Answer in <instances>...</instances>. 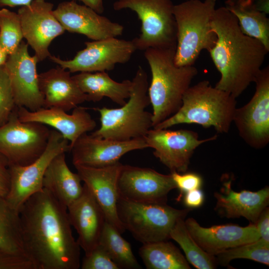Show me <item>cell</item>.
I'll return each mask as SVG.
<instances>
[{
  "instance_id": "1",
  "label": "cell",
  "mask_w": 269,
  "mask_h": 269,
  "mask_svg": "<svg viewBox=\"0 0 269 269\" xmlns=\"http://www.w3.org/2000/svg\"><path fill=\"white\" fill-rule=\"evenodd\" d=\"M19 215L25 250L36 269L80 267V247L73 237L67 208L47 190L30 197Z\"/></svg>"
},
{
  "instance_id": "2",
  "label": "cell",
  "mask_w": 269,
  "mask_h": 269,
  "mask_svg": "<svg viewBox=\"0 0 269 269\" xmlns=\"http://www.w3.org/2000/svg\"><path fill=\"white\" fill-rule=\"evenodd\" d=\"M211 26L217 39L208 52L221 74L215 87L237 98L255 82L269 50L243 33L236 16L225 6L216 8Z\"/></svg>"
},
{
  "instance_id": "3",
  "label": "cell",
  "mask_w": 269,
  "mask_h": 269,
  "mask_svg": "<svg viewBox=\"0 0 269 269\" xmlns=\"http://www.w3.org/2000/svg\"><path fill=\"white\" fill-rule=\"evenodd\" d=\"M175 50L156 48L144 50L151 73L148 95L153 109V128L178 111L184 94L198 73L194 65H176Z\"/></svg>"
},
{
  "instance_id": "4",
  "label": "cell",
  "mask_w": 269,
  "mask_h": 269,
  "mask_svg": "<svg viewBox=\"0 0 269 269\" xmlns=\"http://www.w3.org/2000/svg\"><path fill=\"white\" fill-rule=\"evenodd\" d=\"M236 105V98L211 86L208 80H203L187 89L176 113L153 128L196 124L205 128L213 127L219 133H227L233 122Z\"/></svg>"
},
{
  "instance_id": "5",
  "label": "cell",
  "mask_w": 269,
  "mask_h": 269,
  "mask_svg": "<svg viewBox=\"0 0 269 269\" xmlns=\"http://www.w3.org/2000/svg\"><path fill=\"white\" fill-rule=\"evenodd\" d=\"M128 101L119 108L94 109L100 115L101 126L91 134L98 137L125 141L144 138L153 128L147 75L140 66L133 79Z\"/></svg>"
},
{
  "instance_id": "6",
  "label": "cell",
  "mask_w": 269,
  "mask_h": 269,
  "mask_svg": "<svg viewBox=\"0 0 269 269\" xmlns=\"http://www.w3.org/2000/svg\"><path fill=\"white\" fill-rule=\"evenodd\" d=\"M216 4V0H187L174 5L176 65H194L202 50L215 45L217 37L211 23Z\"/></svg>"
},
{
  "instance_id": "7",
  "label": "cell",
  "mask_w": 269,
  "mask_h": 269,
  "mask_svg": "<svg viewBox=\"0 0 269 269\" xmlns=\"http://www.w3.org/2000/svg\"><path fill=\"white\" fill-rule=\"evenodd\" d=\"M117 214L125 230L143 244L166 241L179 218L191 209H177L166 203H143L119 197Z\"/></svg>"
},
{
  "instance_id": "8",
  "label": "cell",
  "mask_w": 269,
  "mask_h": 269,
  "mask_svg": "<svg viewBox=\"0 0 269 269\" xmlns=\"http://www.w3.org/2000/svg\"><path fill=\"white\" fill-rule=\"evenodd\" d=\"M172 0H117L115 10L130 9L141 21V33L133 41L137 50L175 48L176 26Z\"/></svg>"
},
{
  "instance_id": "9",
  "label": "cell",
  "mask_w": 269,
  "mask_h": 269,
  "mask_svg": "<svg viewBox=\"0 0 269 269\" xmlns=\"http://www.w3.org/2000/svg\"><path fill=\"white\" fill-rule=\"evenodd\" d=\"M17 110V107L8 121L0 127V154L9 165L25 166L44 151L51 130L40 123L21 121Z\"/></svg>"
},
{
  "instance_id": "10",
  "label": "cell",
  "mask_w": 269,
  "mask_h": 269,
  "mask_svg": "<svg viewBox=\"0 0 269 269\" xmlns=\"http://www.w3.org/2000/svg\"><path fill=\"white\" fill-rule=\"evenodd\" d=\"M70 150L69 141L54 129L50 131L45 150L37 159L25 166L9 165L10 186L5 197L8 204L19 212L30 197L43 189L44 175L52 160Z\"/></svg>"
},
{
  "instance_id": "11",
  "label": "cell",
  "mask_w": 269,
  "mask_h": 269,
  "mask_svg": "<svg viewBox=\"0 0 269 269\" xmlns=\"http://www.w3.org/2000/svg\"><path fill=\"white\" fill-rule=\"evenodd\" d=\"M86 47L73 58L64 60L50 55L49 59L70 73L113 70L117 64L128 62L137 50L133 41L111 37L85 43Z\"/></svg>"
},
{
  "instance_id": "12",
  "label": "cell",
  "mask_w": 269,
  "mask_h": 269,
  "mask_svg": "<svg viewBox=\"0 0 269 269\" xmlns=\"http://www.w3.org/2000/svg\"><path fill=\"white\" fill-rule=\"evenodd\" d=\"M250 101L236 108L233 122L239 135L251 147L262 148L269 142V67L261 69Z\"/></svg>"
},
{
  "instance_id": "13",
  "label": "cell",
  "mask_w": 269,
  "mask_h": 269,
  "mask_svg": "<svg viewBox=\"0 0 269 269\" xmlns=\"http://www.w3.org/2000/svg\"><path fill=\"white\" fill-rule=\"evenodd\" d=\"M217 135L199 139L198 134L188 130L167 129L149 130L144 136L148 147L154 149L153 154L171 172L184 173L190 158L200 145L216 139Z\"/></svg>"
},
{
  "instance_id": "14",
  "label": "cell",
  "mask_w": 269,
  "mask_h": 269,
  "mask_svg": "<svg viewBox=\"0 0 269 269\" xmlns=\"http://www.w3.org/2000/svg\"><path fill=\"white\" fill-rule=\"evenodd\" d=\"M176 188L172 175L150 168L123 165L118 181L119 197L143 203H166L167 195Z\"/></svg>"
},
{
  "instance_id": "15",
  "label": "cell",
  "mask_w": 269,
  "mask_h": 269,
  "mask_svg": "<svg viewBox=\"0 0 269 269\" xmlns=\"http://www.w3.org/2000/svg\"><path fill=\"white\" fill-rule=\"evenodd\" d=\"M28 45L22 41L16 50L8 55L3 66L16 106L34 111L43 108L44 100L36 71L38 61L35 55H29Z\"/></svg>"
},
{
  "instance_id": "16",
  "label": "cell",
  "mask_w": 269,
  "mask_h": 269,
  "mask_svg": "<svg viewBox=\"0 0 269 269\" xmlns=\"http://www.w3.org/2000/svg\"><path fill=\"white\" fill-rule=\"evenodd\" d=\"M53 4L45 0H33L28 5L18 10L22 32L27 43L35 52L38 62L50 54L51 42L65 30L55 17Z\"/></svg>"
},
{
  "instance_id": "17",
  "label": "cell",
  "mask_w": 269,
  "mask_h": 269,
  "mask_svg": "<svg viewBox=\"0 0 269 269\" xmlns=\"http://www.w3.org/2000/svg\"><path fill=\"white\" fill-rule=\"evenodd\" d=\"M148 147L144 138L120 141L101 138L87 133L70 147L74 166L100 168L115 164L126 153Z\"/></svg>"
},
{
  "instance_id": "18",
  "label": "cell",
  "mask_w": 269,
  "mask_h": 269,
  "mask_svg": "<svg viewBox=\"0 0 269 269\" xmlns=\"http://www.w3.org/2000/svg\"><path fill=\"white\" fill-rule=\"evenodd\" d=\"M53 12L65 30L84 35L93 40L117 37L124 30L122 24L74 0L60 2Z\"/></svg>"
},
{
  "instance_id": "19",
  "label": "cell",
  "mask_w": 269,
  "mask_h": 269,
  "mask_svg": "<svg viewBox=\"0 0 269 269\" xmlns=\"http://www.w3.org/2000/svg\"><path fill=\"white\" fill-rule=\"evenodd\" d=\"M123 164L118 163L103 167L75 166L84 184L103 210L106 220L121 234L125 231L117 214L118 181Z\"/></svg>"
},
{
  "instance_id": "20",
  "label": "cell",
  "mask_w": 269,
  "mask_h": 269,
  "mask_svg": "<svg viewBox=\"0 0 269 269\" xmlns=\"http://www.w3.org/2000/svg\"><path fill=\"white\" fill-rule=\"evenodd\" d=\"M185 226L198 245L207 253L215 256L228 249L256 241L260 238L255 224L246 227L235 224L203 227L193 218Z\"/></svg>"
},
{
  "instance_id": "21",
  "label": "cell",
  "mask_w": 269,
  "mask_h": 269,
  "mask_svg": "<svg viewBox=\"0 0 269 269\" xmlns=\"http://www.w3.org/2000/svg\"><path fill=\"white\" fill-rule=\"evenodd\" d=\"M87 110L78 106L69 114L54 108L31 111L24 107H17V112L21 121L36 122L53 128L69 141L71 147L80 136L96 127V122Z\"/></svg>"
},
{
  "instance_id": "22",
  "label": "cell",
  "mask_w": 269,
  "mask_h": 269,
  "mask_svg": "<svg viewBox=\"0 0 269 269\" xmlns=\"http://www.w3.org/2000/svg\"><path fill=\"white\" fill-rule=\"evenodd\" d=\"M81 195L67 207L71 226L78 234L77 241L85 255L98 244L106 222L104 212L87 187Z\"/></svg>"
},
{
  "instance_id": "23",
  "label": "cell",
  "mask_w": 269,
  "mask_h": 269,
  "mask_svg": "<svg viewBox=\"0 0 269 269\" xmlns=\"http://www.w3.org/2000/svg\"><path fill=\"white\" fill-rule=\"evenodd\" d=\"M70 72L60 66L38 74V84L43 97V108L68 112L87 100Z\"/></svg>"
},
{
  "instance_id": "24",
  "label": "cell",
  "mask_w": 269,
  "mask_h": 269,
  "mask_svg": "<svg viewBox=\"0 0 269 269\" xmlns=\"http://www.w3.org/2000/svg\"><path fill=\"white\" fill-rule=\"evenodd\" d=\"M232 180L224 182L220 192H215L216 209L228 218L243 217L255 224L263 210L269 205V188L266 186L253 192L243 190L234 191Z\"/></svg>"
},
{
  "instance_id": "25",
  "label": "cell",
  "mask_w": 269,
  "mask_h": 269,
  "mask_svg": "<svg viewBox=\"0 0 269 269\" xmlns=\"http://www.w3.org/2000/svg\"><path fill=\"white\" fill-rule=\"evenodd\" d=\"M81 182L79 174L69 169L63 152L56 155L47 167L43 188L67 208L81 195L84 188Z\"/></svg>"
},
{
  "instance_id": "26",
  "label": "cell",
  "mask_w": 269,
  "mask_h": 269,
  "mask_svg": "<svg viewBox=\"0 0 269 269\" xmlns=\"http://www.w3.org/2000/svg\"><path fill=\"white\" fill-rule=\"evenodd\" d=\"M72 78L81 90L86 95L87 101L97 102L107 97L120 106L124 105L130 97L132 82H121L112 79L106 71L80 72Z\"/></svg>"
},
{
  "instance_id": "27",
  "label": "cell",
  "mask_w": 269,
  "mask_h": 269,
  "mask_svg": "<svg viewBox=\"0 0 269 269\" xmlns=\"http://www.w3.org/2000/svg\"><path fill=\"white\" fill-rule=\"evenodd\" d=\"M225 7L237 18L241 31L257 39L269 50V18L255 0H227Z\"/></svg>"
},
{
  "instance_id": "28",
  "label": "cell",
  "mask_w": 269,
  "mask_h": 269,
  "mask_svg": "<svg viewBox=\"0 0 269 269\" xmlns=\"http://www.w3.org/2000/svg\"><path fill=\"white\" fill-rule=\"evenodd\" d=\"M139 254L148 269H190L186 258L167 240L143 244Z\"/></svg>"
},
{
  "instance_id": "29",
  "label": "cell",
  "mask_w": 269,
  "mask_h": 269,
  "mask_svg": "<svg viewBox=\"0 0 269 269\" xmlns=\"http://www.w3.org/2000/svg\"><path fill=\"white\" fill-rule=\"evenodd\" d=\"M0 249L28 257L23 241L19 212L3 197H0Z\"/></svg>"
},
{
  "instance_id": "30",
  "label": "cell",
  "mask_w": 269,
  "mask_h": 269,
  "mask_svg": "<svg viewBox=\"0 0 269 269\" xmlns=\"http://www.w3.org/2000/svg\"><path fill=\"white\" fill-rule=\"evenodd\" d=\"M111 224L105 222L99 244L107 252L119 269H139L140 266L134 256L131 246Z\"/></svg>"
},
{
  "instance_id": "31",
  "label": "cell",
  "mask_w": 269,
  "mask_h": 269,
  "mask_svg": "<svg viewBox=\"0 0 269 269\" xmlns=\"http://www.w3.org/2000/svg\"><path fill=\"white\" fill-rule=\"evenodd\" d=\"M184 218L177 220L170 232V238L183 250L188 262L198 269H213L216 266L215 256L204 251L188 232Z\"/></svg>"
},
{
  "instance_id": "32",
  "label": "cell",
  "mask_w": 269,
  "mask_h": 269,
  "mask_svg": "<svg viewBox=\"0 0 269 269\" xmlns=\"http://www.w3.org/2000/svg\"><path fill=\"white\" fill-rule=\"evenodd\" d=\"M217 263L227 266L234 259H246L269 265V243L261 239L222 252L216 255Z\"/></svg>"
},
{
  "instance_id": "33",
  "label": "cell",
  "mask_w": 269,
  "mask_h": 269,
  "mask_svg": "<svg viewBox=\"0 0 269 269\" xmlns=\"http://www.w3.org/2000/svg\"><path fill=\"white\" fill-rule=\"evenodd\" d=\"M19 16L5 8L0 9V49L9 55L22 41Z\"/></svg>"
},
{
  "instance_id": "34",
  "label": "cell",
  "mask_w": 269,
  "mask_h": 269,
  "mask_svg": "<svg viewBox=\"0 0 269 269\" xmlns=\"http://www.w3.org/2000/svg\"><path fill=\"white\" fill-rule=\"evenodd\" d=\"M16 106L8 76L4 66H0V127L8 120Z\"/></svg>"
},
{
  "instance_id": "35",
  "label": "cell",
  "mask_w": 269,
  "mask_h": 269,
  "mask_svg": "<svg viewBox=\"0 0 269 269\" xmlns=\"http://www.w3.org/2000/svg\"><path fill=\"white\" fill-rule=\"evenodd\" d=\"M80 267L82 269H119L104 248L99 244L89 254L85 255Z\"/></svg>"
},
{
  "instance_id": "36",
  "label": "cell",
  "mask_w": 269,
  "mask_h": 269,
  "mask_svg": "<svg viewBox=\"0 0 269 269\" xmlns=\"http://www.w3.org/2000/svg\"><path fill=\"white\" fill-rule=\"evenodd\" d=\"M0 269H36L32 261L26 256L9 253L0 249Z\"/></svg>"
},
{
  "instance_id": "37",
  "label": "cell",
  "mask_w": 269,
  "mask_h": 269,
  "mask_svg": "<svg viewBox=\"0 0 269 269\" xmlns=\"http://www.w3.org/2000/svg\"><path fill=\"white\" fill-rule=\"evenodd\" d=\"M173 180L181 193H185L191 190L200 189L203 184L201 176L196 173H185L177 172H171Z\"/></svg>"
},
{
  "instance_id": "38",
  "label": "cell",
  "mask_w": 269,
  "mask_h": 269,
  "mask_svg": "<svg viewBox=\"0 0 269 269\" xmlns=\"http://www.w3.org/2000/svg\"><path fill=\"white\" fill-rule=\"evenodd\" d=\"M10 186L9 164L7 160L0 154V197L5 198Z\"/></svg>"
},
{
  "instance_id": "39",
  "label": "cell",
  "mask_w": 269,
  "mask_h": 269,
  "mask_svg": "<svg viewBox=\"0 0 269 269\" xmlns=\"http://www.w3.org/2000/svg\"><path fill=\"white\" fill-rule=\"evenodd\" d=\"M260 239L269 243V209L266 207L255 223Z\"/></svg>"
},
{
  "instance_id": "40",
  "label": "cell",
  "mask_w": 269,
  "mask_h": 269,
  "mask_svg": "<svg viewBox=\"0 0 269 269\" xmlns=\"http://www.w3.org/2000/svg\"><path fill=\"white\" fill-rule=\"evenodd\" d=\"M184 194L183 201L188 208H199L204 203V195L200 189L191 190Z\"/></svg>"
},
{
  "instance_id": "41",
  "label": "cell",
  "mask_w": 269,
  "mask_h": 269,
  "mask_svg": "<svg viewBox=\"0 0 269 269\" xmlns=\"http://www.w3.org/2000/svg\"><path fill=\"white\" fill-rule=\"evenodd\" d=\"M82 2L84 5L89 6L99 14L104 11L103 0H74Z\"/></svg>"
},
{
  "instance_id": "42",
  "label": "cell",
  "mask_w": 269,
  "mask_h": 269,
  "mask_svg": "<svg viewBox=\"0 0 269 269\" xmlns=\"http://www.w3.org/2000/svg\"><path fill=\"white\" fill-rule=\"evenodd\" d=\"M33 0H0V7L25 6L29 5Z\"/></svg>"
},
{
  "instance_id": "43",
  "label": "cell",
  "mask_w": 269,
  "mask_h": 269,
  "mask_svg": "<svg viewBox=\"0 0 269 269\" xmlns=\"http://www.w3.org/2000/svg\"><path fill=\"white\" fill-rule=\"evenodd\" d=\"M258 8L266 14L269 13V0H255Z\"/></svg>"
},
{
  "instance_id": "44",
  "label": "cell",
  "mask_w": 269,
  "mask_h": 269,
  "mask_svg": "<svg viewBox=\"0 0 269 269\" xmlns=\"http://www.w3.org/2000/svg\"><path fill=\"white\" fill-rule=\"evenodd\" d=\"M8 55L4 51L0 49V66L4 64Z\"/></svg>"
}]
</instances>
